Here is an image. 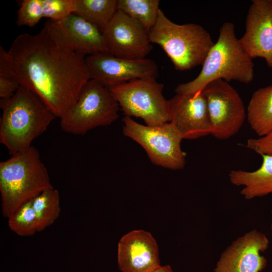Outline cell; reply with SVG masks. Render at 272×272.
I'll return each mask as SVG.
<instances>
[{
    "label": "cell",
    "mask_w": 272,
    "mask_h": 272,
    "mask_svg": "<svg viewBox=\"0 0 272 272\" xmlns=\"http://www.w3.org/2000/svg\"><path fill=\"white\" fill-rule=\"evenodd\" d=\"M7 54L20 84L38 97L60 119L73 108L91 79L85 55L69 47L51 20L37 34L18 35Z\"/></svg>",
    "instance_id": "cell-1"
},
{
    "label": "cell",
    "mask_w": 272,
    "mask_h": 272,
    "mask_svg": "<svg viewBox=\"0 0 272 272\" xmlns=\"http://www.w3.org/2000/svg\"><path fill=\"white\" fill-rule=\"evenodd\" d=\"M0 143L12 155L29 149L56 117L34 93L20 85L11 97L1 99Z\"/></svg>",
    "instance_id": "cell-2"
},
{
    "label": "cell",
    "mask_w": 272,
    "mask_h": 272,
    "mask_svg": "<svg viewBox=\"0 0 272 272\" xmlns=\"http://www.w3.org/2000/svg\"><path fill=\"white\" fill-rule=\"evenodd\" d=\"M198 75L193 80L177 86L176 94H193L218 79L249 84L254 77V63L235 35L234 25L225 22L218 39L209 50Z\"/></svg>",
    "instance_id": "cell-3"
},
{
    "label": "cell",
    "mask_w": 272,
    "mask_h": 272,
    "mask_svg": "<svg viewBox=\"0 0 272 272\" xmlns=\"http://www.w3.org/2000/svg\"><path fill=\"white\" fill-rule=\"evenodd\" d=\"M54 188L46 168L34 146L0 162L2 211L9 218L23 204Z\"/></svg>",
    "instance_id": "cell-4"
},
{
    "label": "cell",
    "mask_w": 272,
    "mask_h": 272,
    "mask_svg": "<svg viewBox=\"0 0 272 272\" xmlns=\"http://www.w3.org/2000/svg\"><path fill=\"white\" fill-rule=\"evenodd\" d=\"M149 37L151 43L163 48L175 70L179 71L202 65L214 43L209 33L201 26L176 24L161 10L155 25L149 31Z\"/></svg>",
    "instance_id": "cell-5"
},
{
    "label": "cell",
    "mask_w": 272,
    "mask_h": 272,
    "mask_svg": "<svg viewBox=\"0 0 272 272\" xmlns=\"http://www.w3.org/2000/svg\"><path fill=\"white\" fill-rule=\"evenodd\" d=\"M119 107L108 87L90 79L73 108L60 119L61 129L70 134L84 135L93 128L115 121L118 117Z\"/></svg>",
    "instance_id": "cell-6"
},
{
    "label": "cell",
    "mask_w": 272,
    "mask_h": 272,
    "mask_svg": "<svg viewBox=\"0 0 272 272\" xmlns=\"http://www.w3.org/2000/svg\"><path fill=\"white\" fill-rule=\"evenodd\" d=\"M156 78L140 79L109 88L125 116L141 118L147 125L169 122L168 100Z\"/></svg>",
    "instance_id": "cell-7"
},
{
    "label": "cell",
    "mask_w": 272,
    "mask_h": 272,
    "mask_svg": "<svg viewBox=\"0 0 272 272\" xmlns=\"http://www.w3.org/2000/svg\"><path fill=\"white\" fill-rule=\"evenodd\" d=\"M122 121L124 135L141 145L153 164L174 170L184 167L186 155L181 148L183 139L172 123L149 126L128 116Z\"/></svg>",
    "instance_id": "cell-8"
},
{
    "label": "cell",
    "mask_w": 272,
    "mask_h": 272,
    "mask_svg": "<svg viewBox=\"0 0 272 272\" xmlns=\"http://www.w3.org/2000/svg\"><path fill=\"white\" fill-rule=\"evenodd\" d=\"M201 91L212 124V135L225 140L236 134L246 117L243 102L236 90L227 82L218 79L208 84Z\"/></svg>",
    "instance_id": "cell-9"
},
{
    "label": "cell",
    "mask_w": 272,
    "mask_h": 272,
    "mask_svg": "<svg viewBox=\"0 0 272 272\" xmlns=\"http://www.w3.org/2000/svg\"><path fill=\"white\" fill-rule=\"evenodd\" d=\"M108 53L125 59L145 58L152 50L149 31L138 20L117 10L102 30Z\"/></svg>",
    "instance_id": "cell-10"
},
{
    "label": "cell",
    "mask_w": 272,
    "mask_h": 272,
    "mask_svg": "<svg viewBox=\"0 0 272 272\" xmlns=\"http://www.w3.org/2000/svg\"><path fill=\"white\" fill-rule=\"evenodd\" d=\"M91 79L110 88L140 79L157 78L158 67L152 59L117 57L108 52L86 57Z\"/></svg>",
    "instance_id": "cell-11"
},
{
    "label": "cell",
    "mask_w": 272,
    "mask_h": 272,
    "mask_svg": "<svg viewBox=\"0 0 272 272\" xmlns=\"http://www.w3.org/2000/svg\"><path fill=\"white\" fill-rule=\"evenodd\" d=\"M170 121L183 139L195 140L212 134L213 126L202 91L176 94L168 100Z\"/></svg>",
    "instance_id": "cell-12"
},
{
    "label": "cell",
    "mask_w": 272,
    "mask_h": 272,
    "mask_svg": "<svg viewBox=\"0 0 272 272\" xmlns=\"http://www.w3.org/2000/svg\"><path fill=\"white\" fill-rule=\"evenodd\" d=\"M267 236L253 229L236 240L221 254L214 272H261L267 266L260 253L267 250Z\"/></svg>",
    "instance_id": "cell-13"
},
{
    "label": "cell",
    "mask_w": 272,
    "mask_h": 272,
    "mask_svg": "<svg viewBox=\"0 0 272 272\" xmlns=\"http://www.w3.org/2000/svg\"><path fill=\"white\" fill-rule=\"evenodd\" d=\"M239 40L250 57L263 58L272 68V0L252 1L245 33Z\"/></svg>",
    "instance_id": "cell-14"
},
{
    "label": "cell",
    "mask_w": 272,
    "mask_h": 272,
    "mask_svg": "<svg viewBox=\"0 0 272 272\" xmlns=\"http://www.w3.org/2000/svg\"><path fill=\"white\" fill-rule=\"evenodd\" d=\"M117 263L122 272H151L160 266L158 245L151 234L134 230L123 235L117 245Z\"/></svg>",
    "instance_id": "cell-15"
},
{
    "label": "cell",
    "mask_w": 272,
    "mask_h": 272,
    "mask_svg": "<svg viewBox=\"0 0 272 272\" xmlns=\"http://www.w3.org/2000/svg\"><path fill=\"white\" fill-rule=\"evenodd\" d=\"M54 22L63 39L74 51L88 56L108 52L102 31L81 16L73 13Z\"/></svg>",
    "instance_id": "cell-16"
},
{
    "label": "cell",
    "mask_w": 272,
    "mask_h": 272,
    "mask_svg": "<svg viewBox=\"0 0 272 272\" xmlns=\"http://www.w3.org/2000/svg\"><path fill=\"white\" fill-rule=\"evenodd\" d=\"M261 156L262 162L257 170H232L229 173L232 184L243 187L240 193L246 199L272 194V156Z\"/></svg>",
    "instance_id": "cell-17"
},
{
    "label": "cell",
    "mask_w": 272,
    "mask_h": 272,
    "mask_svg": "<svg viewBox=\"0 0 272 272\" xmlns=\"http://www.w3.org/2000/svg\"><path fill=\"white\" fill-rule=\"evenodd\" d=\"M247 117L259 137L272 132V85L255 91L249 102Z\"/></svg>",
    "instance_id": "cell-18"
},
{
    "label": "cell",
    "mask_w": 272,
    "mask_h": 272,
    "mask_svg": "<svg viewBox=\"0 0 272 272\" xmlns=\"http://www.w3.org/2000/svg\"><path fill=\"white\" fill-rule=\"evenodd\" d=\"M117 11V0H75L74 13L101 31Z\"/></svg>",
    "instance_id": "cell-19"
},
{
    "label": "cell",
    "mask_w": 272,
    "mask_h": 272,
    "mask_svg": "<svg viewBox=\"0 0 272 272\" xmlns=\"http://www.w3.org/2000/svg\"><path fill=\"white\" fill-rule=\"evenodd\" d=\"M38 232L51 226L60 212V196L54 188L44 190L32 199Z\"/></svg>",
    "instance_id": "cell-20"
},
{
    "label": "cell",
    "mask_w": 272,
    "mask_h": 272,
    "mask_svg": "<svg viewBox=\"0 0 272 272\" xmlns=\"http://www.w3.org/2000/svg\"><path fill=\"white\" fill-rule=\"evenodd\" d=\"M159 4V0H117V10L138 20L149 31L158 19Z\"/></svg>",
    "instance_id": "cell-21"
},
{
    "label": "cell",
    "mask_w": 272,
    "mask_h": 272,
    "mask_svg": "<svg viewBox=\"0 0 272 272\" xmlns=\"http://www.w3.org/2000/svg\"><path fill=\"white\" fill-rule=\"evenodd\" d=\"M8 226L20 236H31L38 232L32 200L21 206L8 218Z\"/></svg>",
    "instance_id": "cell-22"
},
{
    "label": "cell",
    "mask_w": 272,
    "mask_h": 272,
    "mask_svg": "<svg viewBox=\"0 0 272 272\" xmlns=\"http://www.w3.org/2000/svg\"><path fill=\"white\" fill-rule=\"evenodd\" d=\"M21 85L14 76L9 61L7 51L0 47V98L12 96Z\"/></svg>",
    "instance_id": "cell-23"
},
{
    "label": "cell",
    "mask_w": 272,
    "mask_h": 272,
    "mask_svg": "<svg viewBox=\"0 0 272 272\" xmlns=\"http://www.w3.org/2000/svg\"><path fill=\"white\" fill-rule=\"evenodd\" d=\"M43 18L41 0H24L18 11V26L33 27Z\"/></svg>",
    "instance_id": "cell-24"
},
{
    "label": "cell",
    "mask_w": 272,
    "mask_h": 272,
    "mask_svg": "<svg viewBox=\"0 0 272 272\" xmlns=\"http://www.w3.org/2000/svg\"><path fill=\"white\" fill-rule=\"evenodd\" d=\"M43 18L60 21L74 13L75 0H41Z\"/></svg>",
    "instance_id": "cell-25"
},
{
    "label": "cell",
    "mask_w": 272,
    "mask_h": 272,
    "mask_svg": "<svg viewBox=\"0 0 272 272\" xmlns=\"http://www.w3.org/2000/svg\"><path fill=\"white\" fill-rule=\"evenodd\" d=\"M246 146L260 155L272 156V132L258 138L248 139Z\"/></svg>",
    "instance_id": "cell-26"
},
{
    "label": "cell",
    "mask_w": 272,
    "mask_h": 272,
    "mask_svg": "<svg viewBox=\"0 0 272 272\" xmlns=\"http://www.w3.org/2000/svg\"><path fill=\"white\" fill-rule=\"evenodd\" d=\"M151 272H174L169 265H160Z\"/></svg>",
    "instance_id": "cell-27"
},
{
    "label": "cell",
    "mask_w": 272,
    "mask_h": 272,
    "mask_svg": "<svg viewBox=\"0 0 272 272\" xmlns=\"http://www.w3.org/2000/svg\"><path fill=\"white\" fill-rule=\"evenodd\" d=\"M271 224H270V228L272 230V210H271Z\"/></svg>",
    "instance_id": "cell-28"
}]
</instances>
